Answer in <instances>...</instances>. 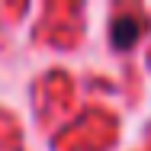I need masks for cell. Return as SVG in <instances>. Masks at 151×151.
<instances>
[{"label":"cell","mask_w":151,"mask_h":151,"mask_svg":"<svg viewBox=\"0 0 151 151\" xmlns=\"http://www.w3.org/2000/svg\"><path fill=\"white\" fill-rule=\"evenodd\" d=\"M138 19L135 16H119V19H113V29H109V39H113V45L116 48H132L135 42H138Z\"/></svg>","instance_id":"cell-1"}]
</instances>
